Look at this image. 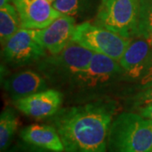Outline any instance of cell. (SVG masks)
<instances>
[{
    "label": "cell",
    "instance_id": "5b68a950",
    "mask_svg": "<svg viewBox=\"0 0 152 152\" xmlns=\"http://www.w3.org/2000/svg\"><path fill=\"white\" fill-rule=\"evenodd\" d=\"M140 0H107L102 4L95 24L124 37H137Z\"/></svg>",
    "mask_w": 152,
    "mask_h": 152
},
{
    "label": "cell",
    "instance_id": "7402d4cb",
    "mask_svg": "<svg viewBox=\"0 0 152 152\" xmlns=\"http://www.w3.org/2000/svg\"><path fill=\"white\" fill-rule=\"evenodd\" d=\"M10 1H13V0H0V7L5 5L7 4H10Z\"/></svg>",
    "mask_w": 152,
    "mask_h": 152
},
{
    "label": "cell",
    "instance_id": "cb8c5ba5",
    "mask_svg": "<svg viewBox=\"0 0 152 152\" xmlns=\"http://www.w3.org/2000/svg\"><path fill=\"white\" fill-rule=\"evenodd\" d=\"M49 1H50V2H52V3H53V1H54V0H49Z\"/></svg>",
    "mask_w": 152,
    "mask_h": 152
},
{
    "label": "cell",
    "instance_id": "2e32d148",
    "mask_svg": "<svg viewBox=\"0 0 152 152\" xmlns=\"http://www.w3.org/2000/svg\"><path fill=\"white\" fill-rule=\"evenodd\" d=\"M52 4L61 15L75 17L91 10L94 0H54Z\"/></svg>",
    "mask_w": 152,
    "mask_h": 152
},
{
    "label": "cell",
    "instance_id": "9c48e42d",
    "mask_svg": "<svg viewBox=\"0 0 152 152\" xmlns=\"http://www.w3.org/2000/svg\"><path fill=\"white\" fill-rule=\"evenodd\" d=\"M21 28L39 30L48 26L61 15L49 0H13Z\"/></svg>",
    "mask_w": 152,
    "mask_h": 152
},
{
    "label": "cell",
    "instance_id": "d6986e66",
    "mask_svg": "<svg viewBox=\"0 0 152 152\" xmlns=\"http://www.w3.org/2000/svg\"><path fill=\"white\" fill-rule=\"evenodd\" d=\"M138 86L139 90L152 86V53L146 68L145 69L140 78L138 80Z\"/></svg>",
    "mask_w": 152,
    "mask_h": 152
},
{
    "label": "cell",
    "instance_id": "3957f363",
    "mask_svg": "<svg viewBox=\"0 0 152 152\" xmlns=\"http://www.w3.org/2000/svg\"><path fill=\"white\" fill-rule=\"evenodd\" d=\"M93 55V52L72 41L59 53L46 56L39 61L38 71L53 85H71L86 69Z\"/></svg>",
    "mask_w": 152,
    "mask_h": 152
},
{
    "label": "cell",
    "instance_id": "9a60e30c",
    "mask_svg": "<svg viewBox=\"0 0 152 152\" xmlns=\"http://www.w3.org/2000/svg\"><path fill=\"white\" fill-rule=\"evenodd\" d=\"M18 126L15 112L10 107H6L0 115V150L4 152L10 145Z\"/></svg>",
    "mask_w": 152,
    "mask_h": 152
},
{
    "label": "cell",
    "instance_id": "6da1fadb",
    "mask_svg": "<svg viewBox=\"0 0 152 152\" xmlns=\"http://www.w3.org/2000/svg\"><path fill=\"white\" fill-rule=\"evenodd\" d=\"M118 104L108 98L60 108L49 122L58 131L65 152H108L107 140Z\"/></svg>",
    "mask_w": 152,
    "mask_h": 152
},
{
    "label": "cell",
    "instance_id": "e0dca14e",
    "mask_svg": "<svg viewBox=\"0 0 152 152\" xmlns=\"http://www.w3.org/2000/svg\"><path fill=\"white\" fill-rule=\"evenodd\" d=\"M152 32V0H140L137 37L147 38Z\"/></svg>",
    "mask_w": 152,
    "mask_h": 152
},
{
    "label": "cell",
    "instance_id": "4fadbf2b",
    "mask_svg": "<svg viewBox=\"0 0 152 152\" xmlns=\"http://www.w3.org/2000/svg\"><path fill=\"white\" fill-rule=\"evenodd\" d=\"M20 136L26 145L50 152H65L58 131L53 125L32 124L24 128Z\"/></svg>",
    "mask_w": 152,
    "mask_h": 152
},
{
    "label": "cell",
    "instance_id": "ba28073f",
    "mask_svg": "<svg viewBox=\"0 0 152 152\" xmlns=\"http://www.w3.org/2000/svg\"><path fill=\"white\" fill-rule=\"evenodd\" d=\"M75 26L74 17L61 15L48 27L32 30L33 37L51 54H57L72 42Z\"/></svg>",
    "mask_w": 152,
    "mask_h": 152
},
{
    "label": "cell",
    "instance_id": "277c9868",
    "mask_svg": "<svg viewBox=\"0 0 152 152\" xmlns=\"http://www.w3.org/2000/svg\"><path fill=\"white\" fill-rule=\"evenodd\" d=\"M126 79L125 71L118 61L94 53L89 65L76 77L70 86L79 94L93 96Z\"/></svg>",
    "mask_w": 152,
    "mask_h": 152
},
{
    "label": "cell",
    "instance_id": "44dd1931",
    "mask_svg": "<svg viewBox=\"0 0 152 152\" xmlns=\"http://www.w3.org/2000/svg\"><path fill=\"white\" fill-rule=\"evenodd\" d=\"M14 152H50L47 151H43V150H40V149H37V148H35V147L31 146L29 145V147H22V148H20L16 151H15Z\"/></svg>",
    "mask_w": 152,
    "mask_h": 152
},
{
    "label": "cell",
    "instance_id": "7c38bea8",
    "mask_svg": "<svg viewBox=\"0 0 152 152\" xmlns=\"http://www.w3.org/2000/svg\"><path fill=\"white\" fill-rule=\"evenodd\" d=\"M152 53V46L146 38L131 41L129 46L118 61L127 79L138 80L142 75Z\"/></svg>",
    "mask_w": 152,
    "mask_h": 152
},
{
    "label": "cell",
    "instance_id": "ffe728a7",
    "mask_svg": "<svg viewBox=\"0 0 152 152\" xmlns=\"http://www.w3.org/2000/svg\"><path fill=\"white\" fill-rule=\"evenodd\" d=\"M138 111H139V113L141 116L146 118H149L152 121V104L142 106V107L138 108Z\"/></svg>",
    "mask_w": 152,
    "mask_h": 152
},
{
    "label": "cell",
    "instance_id": "8992f818",
    "mask_svg": "<svg viewBox=\"0 0 152 152\" xmlns=\"http://www.w3.org/2000/svg\"><path fill=\"white\" fill-rule=\"evenodd\" d=\"M72 41L95 53L119 61L132 40L96 24L84 22L75 26Z\"/></svg>",
    "mask_w": 152,
    "mask_h": 152
},
{
    "label": "cell",
    "instance_id": "52a82bcc",
    "mask_svg": "<svg viewBox=\"0 0 152 152\" xmlns=\"http://www.w3.org/2000/svg\"><path fill=\"white\" fill-rule=\"evenodd\" d=\"M2 55L7 64L22 67L38 63L46 57L45 49L34 39L32 30L20 29L2 46Z\"/></svg>",
    "mask_w": 152,
    "mask_h": 152
},
{
    "label": "cell",
    "instance_id": "5bb4252c",
    "mask_svg": "<svg viewBox=\"0 0 152 152\" xmlns=\"http://www.w3.org/2000/svg\"><path fill=\"white\" fill-rule=\"evenodd\" d=\"M21 29V22L15 6L7 4L0 8V40L2 46Z\"/></svg>",
    "mask_w": 152,
    "mask_h": 152
},
{
    "label": "cell",
    "instance_id": "603a6c76",
    "mask_svg": "<svg viewBox=\"0 0 152 152\" xmlns=\"http://www.w3.org/2000/svg\"><path fill=\"white\" fill-rule=\"evenodd\" d=\"M146 40L148 41V42H150V44H151V45L152 46V32L151 33L149 36H148V37L146 38Z\"/></svg>",
    "mask_w": 152,
    "mask_h": 152
},
{
    "label": "cell",
    "instance_id": "ac0fdd59",
    "mask_svg": "<svg viewBox=\"0 0 152 152\" xmlns=\"http://www.w3.org/2000/svg\"><path fill=\"white\" fill-rule=\"evenodd\" d=\"M129 104L132 107L136 109L145 105L152 104V86L140 89V91L130 98Z\"/></svg>",
    "mask_w": 152,
    "mask_h": 152
},
{
    "label": "cell",
    "instance_id": "8fae6325",
    "mask_svg": "<svg viewBox=\"0 0 152 152\" xmlns=\"http://www.w3.org/2000/svg\"><path fill=\"white\" fill-rule=\"evenodd\" d=\"M4 87L10 97L15 102L48 90V80L41 73L23 70L7 77L4 80Z\"/></svg>",
    "mask_w": 152,
    "mask_h": 152
},
{
    "label": "cell",
    "instance_id": "d4e9b609",
    "mask_svg": "<svg viewBox=\"0 0 152 152\" xmlns=\"http://www.w3.org/2000/svg\"><path fill=\"white\" fill-rule=\"evenodd\" d=\"M102 3H104V2H105V1H107V0H102Z\"/></svg>",
    "mask_w": 152,
    "mask_h": 152
},
{
    "label": "cell",
    "instance_id": "7a4b0ae2",
    "mask_svg": "<svg viewBox=\"0 0 152 152\" xmlns=\"http://www.w3.org/2000/svg\"><path fill=\"white\" fill-rule=\"evenodd\" d=\"M108 152H152V121L133 112L117 115L110 127Z\"/></svg>",
    "mask_w": 152,
    "mask_h": 152
},
{
    "label": "cell",
    "instance_id": "30bf717a",
    "mask_svg": "<svg viewBox=\"0 0 152 152\" xmlns=\"http://www.w3.org/2000/svg\"><path fill=\"white\" fill-rule=\"evenodd\" d=\"M16 108L24 114L37 119L53 116L63 104V94L53 89H48L27 97L14 102Z\"/></svg>",
    "mask_w": 152,
    "mask_h": 152
}]
</instances>
